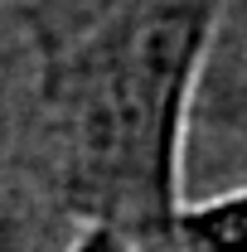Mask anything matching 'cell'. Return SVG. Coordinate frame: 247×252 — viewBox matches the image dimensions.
<instances>
[{
  "label": "cell",
  "mask_w": 247,
  "mask_h": 252,
  "mask_svg": "<svg viewBox=\"0 0 247 252\" xmlns=\"http://www.w3.org/2000/svg\"><path fill=\"white\" fill-rule=\"evenodd\" d=\"M199 0H141L83 54L63 107L68 180L102 204L107 228L151 233L170 209L175 131L204 44Z\"/></svg>",
  "instance_id": "cell-1"
},
{
  "label": "cell",
  "mask_w": 247,
  "mask_h": 252,
  "mask_svg": "<svg viewBox=\"0 0 247 252\" xmlns=\"http://www.w3.org/2000/svg\"><path fill=\"white\" fill-rule=\"evenodd\" d=\"M68 252H141V248H136V238H126L122 228L97 223V228H88V233H83Z\"/></svg>",
  "instance_id": "cell-2"
}]
</instances>
